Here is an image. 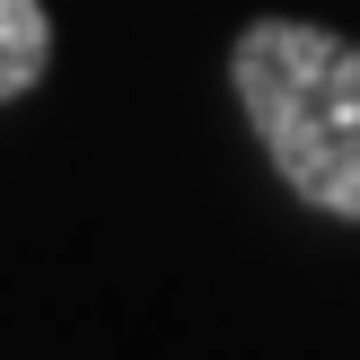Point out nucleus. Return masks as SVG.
<instances>
[{"label":"nucleus","instance_id":"nucleus-1","mask_svg":"<svg viewBox=\"0 0 360 360\" xmlns=\"http://www.w3.org/2000/svg\"><path fill=\"white\" fill-rule=\"evenodd\" d=\"M229 88L273 176L308 211L360 229V44L308 18H255L229 44Z\"/></svg>","mask_w":360,"mask_h":360},{"label":"nucleus","instance_id":"nucleus-2","mask_svg":"<svg viewBox=\"0 0 360 360\" xmlns=\"http://www.w3.org/2000/svg\"><path fill=\"white\" fill-rule=\"evenodd\" d=\"M53 70V9L44 0H0V105H18Z\"/></svg>","mask_w":360,"mask_h":360}]
</instances>
